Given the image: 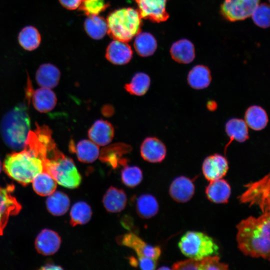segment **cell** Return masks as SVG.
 <instances>
[{
    "label": "cell",
    "mask_w": 270,
    "mask_h": 270,
    "mask_svg": "<svg viewBox=\"0 0 270 270\" xmlns=\"http://www.w3.org/2000/svg\"><path fill=\"white\" fill-rule=\"evenodd\" d=\"M245 191L239 196V200L250 206H259L262 213L270 212V174L260 180L248 183Z\"/></svg>",
    "instance_id": "cell-7"
},
{
    "label": "cell",
    "mask_w": 270,
    "mask_h": 270,
    "mask_svg": "<svg viewBox=\"0 0 270 270\" xmlns=\"http://www.w3.org/2000/svg\"><path fill=\"white\" fill-rule=\"evenodd\" d=\"M60 72L54 65L47 63L41 64L36 74V80L41 87L52 88L58 84Z\"/></svg>",
    "instance_id": "cell-19"
},
{
    "label": "cell",
    "mask_w": 270,
    "mask_h": 270,
    "mask_svg": "<svg viewBox=\"0 0 270 270\" xmlns=\"http://www.w3.org/2000/svg\"><path fill=\"white\" fill-rule=\"evenodd\" d=\"M42 162L43 170L60 185L75 188L80 184L82 178L74 161L58 149L52 136L48 141Z\"/></svg>",
    "instance_id": "cell-3"
},
{
    "label": "cell",
    "mask_w": 270,
    "mask_h": 270,
    "mask_svg": "<svg viewBox=\"0 0 270 270\" xmlns=\"http://www.w3.org/2000/svg\"><path fill=\"white\" fill-rule=\"evenodd\" d=\"M90 140L98 146H104L110 143L114 136V128L108 121L96 120L88 131Z\"/></svg>",
    "instance_id": "cell-16"
},
{
    "label": "cell",
    "mask_w": 270,
    "mask_h": 270,
    "mask_svg": "<svg viewBox=\"0 0 270 270\" xmlns=\"http://www.w3.org/2000/svg\"><path fill=\"white\" fill-rule=\"evenodd\" d=\"M172 58L184 64L192 62L195 58V48L193 44L185 38L180 39L172 45L170 49Z\"/></svg>",
    "instance_id": "cell-20"
},
{
    "label": "cell",
    "mask_w": 270,
    "mask_h": 270,
    "mask_svg": "<svg viewBox=\"0 0 270 270\" xmlns=\"http://www.w3.org/2000/svg\"><path fill=\"white\" fill-rule=\"evenodd\" d=\"M270 7L268 4L264 3L256 6L250 16L256 26L266 28L270 26Z\"/></svg>",
    "instance_id": "cell-36"
},
{
    "label": "cell",
    "mask_w": 270,
    "mask_h": 270,
    "mask_svg": "<svg viewBox=\"0 0 270 270\" xmlns=\"http://www.w3.org/2000/svg\"><path fill=\"white\" fill-rule=\"evenodd\" d=\"M84 26L88 34L96 40L102 38L108 32L106 20L98 15L88 16Z\"/></svg>",
    "instance_id": "cell-32"
},
{
    "label": "cell",
    "mask_w": 270,
    "mask_h": 270,
    "mask_svg": "<svg viewBox=\"0 0 270 270\" xmlns=\"http://www.w3.org/2000/svg\"><path fill=\"white\" fill-rule=\"evenodd\" d=\"M32 101L36 110L40 112H46L54 109L57 98L55 93L50 88L41 87L34 92Z\"/></svg>",
    "instance_id": "cell-22"
},
{
    "label": "cell",
    "mask_w": 270,
    "mask_h": 270,
    "mask_svg": "<svg viewBox=\"0 0 270 270\" xmlns=\"http://www.w3.org/2000/svg\"><path fill=\"white\" fill-rule=\"evenodd\" d=\"M60 243V238L56 232L44 229L38 235L35 240V247L38 253L49 256L58 250Z\"/></svg>",
    "instance_id": "cell-14"
},
{
    "label": "cell",
    "mask_w": 270,
    "mask_h": 270,
    "mask_svg": "<svg viewBox=\"0 0 270 270\" xmlns=\"http://www.w3.org/2000/svg\"><path fill=\"white\" fill-rule=\"evenodd\" d=\"M245 122L247 126L254 130L264 128L268 122V116L266 110L258 106H250L246 111Z\"/></svg>",
    "instance_id": "cell-26"
},
{
    "label": "cell",
    "mask_w": 270,
    "mask_h": 270,
    "mask_svg": "<svg viewBox=\"0 0 270 270\" xmlns=\"http://www.w3.org/2000/svg\"><path fill=\"white\" fill-rule=\"evenodd\" d=\"M117 242L120 245L132 249L138 258L147 257L157 260L161 254V249L159 246L148 244L132 232L119 236Z\"/></svg>",
    "instance_id": "cell-9"
},
{
    "label": "cell",
    "mask_w": 270,
    "mask_h": 270,
    "mask_svg": "<svg viewBox=\"0 0 270 270\" xmlns=\"http://www.w3.org/2000/svg\"><path fill=\"white\" fill-rule=\"evenodd\" d=\"M225 130L230 139L226 148L233 140L243 142L249 138L248 126L244 120L240 118H232L229 120L226 124Z\"/></svg>",
    "instance_id": "cell-25"
},
{
    "label": "cell",
    "mask_w": 270,
    "mask_h": 270,
    "mask_svg": "<svg viewBox=\"0 0 270 270\" xmlns=\"http://www.w3.org/2000/svg\"><path fill=\"white\" fill-rule=\"evenodd\" d=\"M70 204L68 196L60 191H54L48 196L46 200L48 210L51 214L56 216L66 214L69 208Z\"/></svg>",
    "instance_id": "cell-27"
},
{
    "label": "cell",
    "mask_w": 270,
    "mask_h": 270,
    "mask_svg": "<svg viewBox=\"0 0 270 270\" xmlns=\"http://www.w3.org/2000/svg\"><path fill=\"white\" fill-rule=\"evenodd\" d=\"M102 113L106 116H110L114 113V108L110 105L105 106L102 108Z\"/></svg>",
    "instance_id": "cell-42"
},
{
    "label": "cell",
    "mask_w": 270,
    "mask_h": 270,
    "mask_svg": "<svg viewBox=\"0 0 270 270\" xmlns=\"http://www.w3.org/2000/svg\"><path fill=\"white\" fill-rule=\"evenodd\" d=\"M136 208L138 214L142 218H151L158 211L157 200L150 194L140 195L136 200Z\"/></svg>",
    "instance_id": "cell-28"
},
{
    "label": "cell",
    "mask_w": 270,
    "mask_h": 270,
    "mask_svg": "<svg viewBox=\"0 0 270 270\" xmlns=\"http://www.w3.org/2000/svg\"><path fill=\"white\" fill-rule=\"evenodd\" d=\"M41 270H62V268L58 266L52 264H48L46 266H44L43 267H42L40 268Z\"/></svg>",
    "instance_id": "cell-43"
},
{
    "label": "cell",
    "mask_w": 270,
    "mask_h": 270,
    "mask_svg": "<svg viewBox=\"0 0 270 270\" xmlns=\"http://www.w3.org/2000/svg\"><path fill=\"white\" fill-rule=\"evenodd\" d=\"M108 33L114 40H131L141 31L142 18L138 10L124 8L111 12L107 18Z\"/></svg>",
    "instance_id": "cell-5"
},
{
    "label": "cell",
    "mask_w": 270,
    "mask_h": 270,
    "mask_svg": "<svg viewBox=\"0 0 270 270\" xmlns=\"http://www.w3.org/2000/svg\"><path fill=\"white\" fill-rule=\"evenodd\" d=\"M138 265L144 270H152L156 266V260L147 257L138 258Z\"/></svg>",
    "instance_id": "cell-40"
},
{
    "label": "cell",
    "mask_w": 270,
    "mask_h": 270,
    "mask_svg": "<svg viewBox=\"0 0 270 270\" xmlns=\"http://www.w3.org/2000/svg\"><path fill=\"white\" fill-rule=\"evenodd\" d=\"M178 247L185 256L196 260L217 254L219 250L211 237L196 231H188L184 234L178 242Z\"/></svg>",
    "instance_id": "cell-6"
},
{
    "label": "cell",
    "mask_w": 270,
    "mask_h": 270,
    "mask_svg": "<svg viewBox=\"0 0 270 270\" xmlns=\"http://www.w3.org/2000/svg\"><path fill=\"white\" fill-rule=\"evenodd\" d=\"M158 269L159 270H164V269L168 270V269H170V268H168V267L164 266V267H161V268H159Z\"/></svg>",
    "instance_id": "cell-45"
},
{
    "label": "cell",
    "mask_w": 270,
    "mask_h": 270,
    "mask_svg": "<svg viewBox=\"0 0 270 270\" xmlns=\"http://www.w3.org/2000/svg\"><path fill=\"white\" fill-rule=\"evenodd\" d=\"M132 55V50L126 42L114 40L109 44L106 53V59L116 65L128 63Z\"/></svg>",
    "instance_id": "cell-17"
},
{
    "label": "cell",
    "mask_w": 270,
    "mask_h": 270,
    "mask_svg": "<svg viewBox=\"0 0 270 270\" xmlns=\"http://www.w3.org/2000/svg\"><path fill=\"white\" fill-rule=\"evenodd\" d=\"M270 212L258 217L250 216L236 226V242L239 250L246 256L270 260Z\"/></svg>",
    "instance_id": "cell-1"
},
{
    "label": "cell",
    "mask_w": 270,
    "mask_h": 270,
    "mask_svg": "<svg viewBox=\"0 0 270 270\" xmlns=\"http://www.w3.org/2000/svg\"><path fill=\"white\" fill-rule=\"evenodd\" d=\"M18 41L24 50L32 51L39 46L41 42V36L36 28L28 26L24 27L20 32Z\"/></svg>",
    "instance_id": "cell-29"
},
{
    "label": "cell",
    "mask_w": 270,
    "mask_h": 270,
    "mask_svg": "<svg viewBox=\"0 0 270 270\" xmlns=\"http://www.w3.org/2000/svg\"><path fill=\"white\" fill-rule=\"evenodd\" d=\"M140 152L145 160L157 163L162 162L165 158L166 149L164 144L156 137H148L142 142Z\"/></svg>",
    "instance_id": "cell-13"
},
{
    "label": "cell",
    "mask_w": 270,
    "mask_h": 270,
    "mask_svg": "<svg viewBox=\"0 0 270 270\" xmlns=\"http://www.w3.org/2000/svg\"><path fill=\"white\" fill-rule=\"evenodd\" d=\"M92 216L90 206L85 202H78L71 208L70 224L73 226L86 224L90 220Z\"/></svg>",
    "instance_id": "cell-34"
},
{
    "label": "cell",
    "mask_w": 270,
    "mask_h": 270,
    "mask_svg": "<svg viewBox=\"0 0 270 270\" xmlns=\"http://www.w3.org/2000/svg\"><path fill=\"white\" fill-rule=\"evenodd\" d=\"M127 197L122 189L112 186L106 190L102 198V203L106 210L110 212H118L126 207Z\"/></svg>",
    "instance_id": "cell-21"
},
{
    "label": "cell",
    "mask_w": 270,
    "mask_h": 270,
    "mask_svg": "<svg viewBox=\"0 0 270 270\" xmlns=\"http://www.w3.org/2000/svg\"><path fill=\"white\" fill-rule=\"evenodd\" d=\"M187 80L190 86L194 89L206 88L209 86L211 82L210 72L205 66H195L190 70Z\"/></svg>",
    "instance_id": "cell-24"
},
{
    "label": "cell",
    "mask_w": 270,
    "mask_h": 270,
    "mask_svg": "<svg viewBox=\"0 0 270 270\" xmlns=\"http://www.w3.org/2000/svg\"><path fill=\"white\" fill-rule=\"evenodd\" d=\"M206 194L212 202L225 204L228 202L231 194L230 186L222 178L210 181L206 188Z\"/></svg>",
    "instance_id": "cell-18"
},
{
    "label": "cell",
    "mask_w": 270,
    "mask_h": 270,
    "mask_svg": "<svg viewBox=\"0 0 270 270\" xmlns=\"http://www.w3.org/2000/svg\"><path fill=\"white\" fill-rule=\"evenodd\" d=\"M172 269L175 270H201L200 260L188 258L186 260L178 261L172 264Z\"/></svg>",
    "instance_id": "cell-39"
},
{
    "label": "cell",
    "mask_w": 270,
    "mask_h": 270,
    "mask_svg": "<svg viewBox=\"0 0 270 270\" xmlns=\"http://www.w3.org/2000/svg\"><path fill=\"white\" fill-rule=\"evenodd\" d=\"M35 192L42 196H48L56 188V182L48 172L42 170L32 181Z\"/></svg>",
    "instance_id": "cell-31"
},
{
    "label": "cell",
    "mask_w": 270,
    "mask_h": 270,
    "mask_svg": "<svg viewBox=\"0 0 270 270\" xmlns=\"http://www.w3.org/2000/svg\"><path fill=\"white\" fill-rule=\"evenodd\" d=\"M136 36L134 46L140 56L146 57L154 54L157 48V43L152 34L140 32Z\"/></svg>",
    "instance_id": "cell-30"
},
{
    "label": "cell",
    "mask_w": 270,
    "mask_h": 270,
    "mask_svg": "<svg viewBox=\"0 0 270 270\" xmlns=\"http://www.w3.org/2000/svg\"><path fill=\"white\" fill-rule=\"evenodd\" d=\"M3 168L10 177L26 186L43 170V162L33 144L27 139L22 150L6 156Z\"/></svg>",
    "instance_id": "cell-2"
},
{
    "label": "cell",
    "mask_w": 270,
    "mask_h": 270,
    "mask_svg": "<svg viewBox=\"0 0 270 270\" xmlns=\"http://www.w3.org/2000/svg\"><path fill=\"white\" fill-rule=\"evenodd\" d=\"M142 18L160 22L166 20L168 14L166 10L168 0H134Z\"/></svg>",
    "instance_id": "cell-11"
},
{
    "label": "cell",
    "mask_w": 270,
    "mask_h": 270,
    "mask_svg": "<svg viewBox=\"0 0 270 270\" xmlns=\"http://www.w3.org/2000/svg\"><path fill=\"white\" fill-rule=\"evenodd\" d=\"M195 190L193 182L188 178L180 176L170 184L169 192L172 198L178 202H186L193 196Z\"/></svg>",
    "instance_id": "cell-15"
},
{
    "label": "cell",
    "mask_w": 270,
    "mask_h": 270,
    "mask_svg": "<svg viewBox=\"0 0 270 270\" xmlns=\"http://www.w3.org/2000/svg\"><path fill=\"white\" fill-rule=\"evenodd\" d=\"M60 4L69 10H76L79 7L82 0H58Z\"/></svg>",
    "instance_id": "cell-41"
},
{
    "label": "cell",
    "mask_w": 270,
    "mask_h": 270,
    "mask_svg": "<svg viewBox=\"0 0 270 270\" xmlns=\"http://www.w3.org/2000/svg\"><path fill=\"white\" fill-rule=\"evenodd\" d=\"M228 164L223 156L215 154L206 157L203 162L202 171L208 181L222 178L227 173Z\"/></svg>",
    "instance_id": "cell-12"
},
{
    "label": "cell",
    "mask_w": 270,
    "mask_h": 270,
    "mask_svg": "<svg viewBox=\"0 0 270 270\" xmlns=\"http://www.w3.org/2000/svg\"><path fill=\"white\" fill-rule=\"evenodd\" d=\"M30 128V118L24 104H20L8 112L0 124L3 140L16 150L24 148Z\"/></svg>",
    "instance_id": "cell-4"
},
{
    "label": "cell",
    "mask_w": 270,
    "mask_h": 270,
    "mask_svg": "<svg viewBox=\"0 0 270 270\" xmlns=\"http://www.w3.org/2000/svg\"><path fill=\"white\" fill-rule=\"evenodd\" d=\"M260 0H224L220 7L222 16L227 20L236 22L251 16Z\"/></svg>",
    "instance_id": "cell-8"
},
{
    "label": "cell",
    "mask_w": 270,
    "mask_h": 270,
    "mask_svg": "<svg viewBox=\"0 0 270 270\" xmlns=\"http://www.w3.org/2000/svg\"><path fill=\"white\" fill-rule=\"evenodd\" d=\"M201 270H226L228 264L220 262L216 254L210 256L200 260Z\"/></svg>",
    "instance_id": "cell-38"
},
{
    "label": "cell",
    "mask_w": 270,
    "mask_h": 270,
    "mask_svg": "<svg viewBox=\"0 0 270 270\" xmlns=\"http://www.w3.org/2000/svg\"><path fill=\"white\" fill-rule=\"evenodd\" d=\"M142 178V170L136 166H125L121 172L122 182L130 188H134L139 184Z\"/></svg>",
    "instance_id": "cell-35"
},
{
    "label": "cell",
    "mask_w": 270,
    "mask_h": 270,
    "mask_svg": "<svg viewBox=\"0 0 270 270\" xmlns=\"http://www.w3.org/2000/svg\"><path fill=\"white\" fill-rule=\"evenodd\" d=\"M150 84V76L146 73H136L129 83L124 84V88L129 94L142 96L148 90Z\"/></svg>",
    "instance_id": "cell-33"
},
{
    "label": "cell",
    "mask_w": 270,
    "mask_h": 270,
    "mask_svg": "<svg viewBox=\"0 0 270 270\" xmlns=\"http://www.w3.org/2000/svg\"><path fill=\"white\" fill-rule=\"evenodd\" d=\"M109 4L104 0H82L78 8L88 16L98 15L104 11Z\"/></svg>",
    "instance_id": "cell-37"
},
{
    "label": "cell",
    "mask_w": 270,
    "mask_h": 270,
    "mask_svg": "<svg viewBox=\"0 0 270 270\" xmlns=\"http://www.w3.org/2000/svg\"><path fill=\"white\" fill-rule=\"evenodd\" d=\"M2 163H1V162H0V172H1L2 169Z\"/></svg>",
    "instance_id": "cell-46"
},
{
    "label": "cell",
    "mask_w": 270,
    "mask_h": 270,
    "mask_svg": "<svg viewBox=\"0 0 270 270\" xmlns=\"http://www.w3.org/2000/svg\"><path fill=\"white\" fill-rule=\"evenodd\" d=\"M70 150L76 154L79 161L84 163L94 162L100 154L98 146L88 140H80L75 146H70Z\"/></svg>",
    "instance_id": "cell-23"
},
{
    "label": "cell",
    "mask_w": 270,
    "mask_h": 270,
    "mask_svg": "<svg viewBox=\"0 0 270 270\" xmlns=\"http://www.w3.org/2000/svg\"><path fill=\"white\" fill-rule=\"evenodd\" d=\"M215 102H210L208 104V108L209 110H214V106L216 107V105H214Z\"/></svg>",
    "instance_id": "cell-44"
},
{
    "label": "cell",
    "mask_w": 270,
    "mask_h": 270,
    "mask_svg": "<svg viewBox=\"0 0 270 270\" xmlns=\"http://www.w3.org/2000/svg\"><path fill=\"white\" fill-rule=\"evenodd\" d=\"M13 185L6 188L0 187V235L7 224L9 217L16 215L22 209V206L12 195Z\"/></svg>",
    "instance_id": "cell-10"
}]
</instances>
